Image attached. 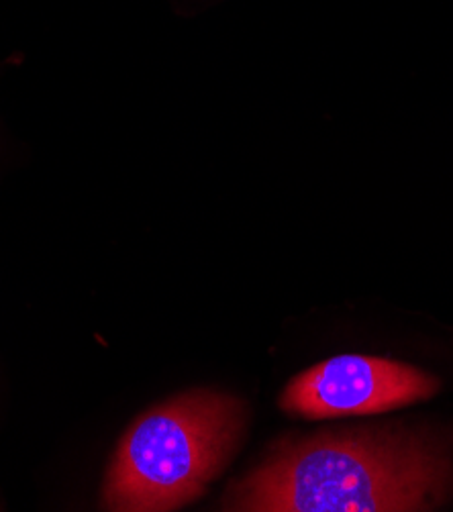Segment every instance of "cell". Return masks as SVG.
<instances>
[{"label": "cell", "instance_id": "cell-3", "mask_svg": "<svg viewBox=\"0 0 453 512\" xmlns=\"http://www.w3.org/2000/svg\"><path fill=\"white\" fill-rule=\"evenodd\" d=\"M439 382L417 368L366 355H339L296 376L282 408L305 419L378 415L431 398Z\"/></svg>", "mask_w": 453, "mask_h": 512}, {"label": "cell", "instance_id": "cell-2", "mask_svg": "<svg viewBox=\"0 0 453 512\" xmlns=\"http://www.w3.org/2000/svg\"><path fill=\"white\" fill-rule=\"evenodd\" d=\"M243 415L237 398L209 390L151 408L117 449L105 506L117 512H166L192 502L229 464Z\"/></svg>", "mask_w": 453, "mask_h": 512}, {"label": "cell", "instance_id": "cell-1", "mask_svg": "<svg viewBox=\"0 0 453 512\" xmlns=\"http://www.w3.org/2000/svg\"><path fill=\"white\" fill-rule=\"evenodd\" d=\"M451 484V462L437 441L384 425L282 443L223 506L260 512L433 510Z\"/></svg>", "mask_w": 453, "mask_h": 512}]
</instances>
